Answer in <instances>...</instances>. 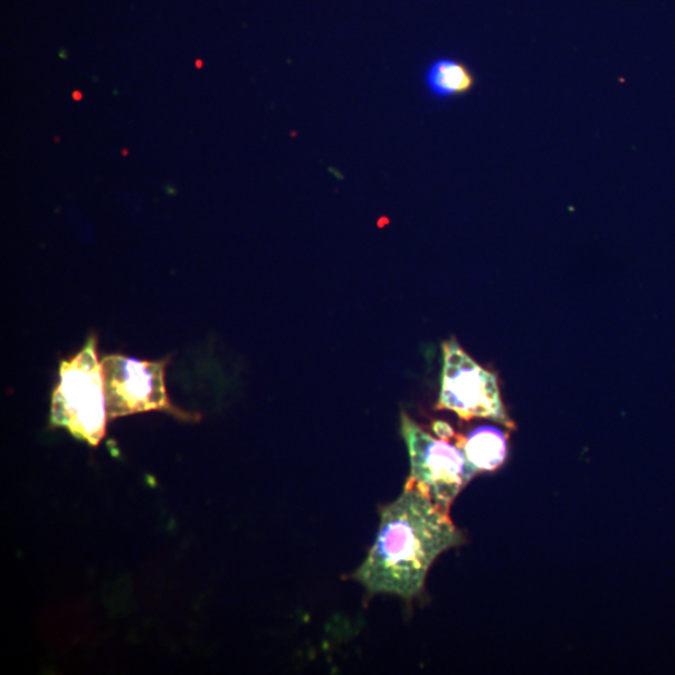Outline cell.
Segmentation results:
<instances>
[{"label": "cell", "mask_w": 675, "mask_h": 675, "mask_svg": "<svg viewBox=\"0 0 675 675\" xmlns=\"http://www.w3.org/2000/svg\"><path fill=\"white\" fill-rule=\"evenodd\" d=\"M464 544L449 513L413 483L380 513L375 546L355 573L370 595L392 594L411 602L423 592L436 558Z\"/></svg>", "instance_id": "1"}, {"label": "cell", "mask_w": 675, "mask_h": 675, "mask_svg": "<svg viewBox=\"0 0 675 675\" xmlns=\"http://www.w3.org/2000/svg\"><path fill=\"white\" fill-rule=\"evenodd\" d=\"M61 382L52 402V423L70 431L75 439L98 445L106 435V388L97 338H89L77 356L63 360Z\"/></svg>", "instance_id": "2"}, {"label": "cell", "mask_w": 675, "mask_h": 675, "mask_svg": "<svg viewBox=\"0 0 675 675\" xmlns=\"http://www.w3.org/2000/svg\"><path fill=\"white\" fill-rule=\"evenodd\" d=\"M402 435L411 458L409 482L449 513L452 503L478 473L458 444L433 439L402 414Z\"/></svg>", "instance_id": "3"}, {"label": "cell", "mask_w": 675, "mask_h": 675, "mask_svg": "<svg viewBox=\"0 0 675 675\" xmlns=\"http://www.w3.org/2000/svg\"><path fill=\"white\" fill-rule=\"evenodd\" d=\"M436 408L451 411L463 421L486 418L515 430L502 401L497 376L465 354L455 339L443 345L442 386Z\"/></svg>", "instance_id": "4"}, {"label": "cell", "mask_w": 675, "mask_h": 675, "mask_svg": "<svg viewBox=\"0 0 675 675\" xmlns=\"http://www.w3.org/2000/svg\"><path fill=\"white\" fill-rule=\"evenodd\" d=\"M168 360H139L125 356L102 359L109 420L140 412H176L166 387Z\"/></svg>", "instance_id": "5"}, {"label": "cell", "mask_w": 675, "mask_h": 675, "mask_svg": "<svg viewBox=\"0 0 675 675\" xmlns=\"http://www.w3.org/2000/svg\"><path fill=\"white\" fill-rule=\"evenodd\" d=\"M461 446L473 467L478 472H493L502 467L508 454L507 434L493 425L475 428L465 436H458Z\"/></svg>", "instance_id": "6"}, {"label": "cell", "mask_w": 675, "mask_h": 675, "mask_svg": "<svg viewBox=\"0 0 675 675\" xmlns=\"http://www.w3.org/2000/svg\"><path fill=\"white\" fill-rule=\"evenodd\" d=\"M424 83L432 97L450 101L471 93L477 80L464 62L454 59H439L428 65Z\"/></svg>", "instance_id": "7"}, {"label": "cell", "mask_w": 675, "mask_h": 675, "mask_svg": "<svg viewBox=\"0 0 675 675\" xmlns=\"http://www.w3.org/2000/svg\"><path fill=\"white\" fill-rule=\"evenodd\" d=\"M433 431L440 440L450 441L454 436L453 428L445 422L436 421L433 423Z\"/></svg>", "instance_id": "8"}]
</instances>
